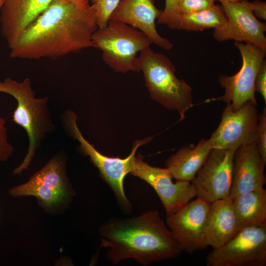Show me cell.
I'll list each match as a JSON object with an SVG mask.
<instances>
[{
  "label": "cell",
  "mask_w": 266,
  "mask_h": 266,
  "mask_svg": "<svg viewBox=\"0 0 266 266\" xmlns=\"http://www.w3.org/2000/svg\"><path fill=\"white\" fill-rule=\"evenodd\" d=\"M98 29L95 6L55 0L21 34L10 57L54 58L92 47Z\"/></svg>",
  "instance_id": "cell-1"
},
{
  "label": "cell",
  "mask_w": 266,
  "mask_h": 266,
  "mask_svg": "<svg viewBox=\"0 0 266 266\" xmlns=\"http://www.w3.org/2000/svg\"><path fill=\"white\" fill-rule=\"evenodd\" d=\"M101 246L114 265L133 259L147 266L178 257L183 252L159 211L150 210L134 217L114 218L99 230Z\"/></svg>",
  "instance_id": "cell-2"
},
{
  "label": "cell",
  "mask_w": 266,
  "mask_h": 266,
  "mask_svg": "<svg viewBox=\"0 0 266 266\" xmlns=\"http://www.w3.org/2000/svg\"><path fill=\"white\" fill-rule=\"evenodd\" d=\"M0 92L12 96L17 101V106L12 115V120L22 127L29 138L27 154L22 163L13 170L14 174H20L27 169L42 141L55 129L48 106V98L35 97L30 78L17 82L6 77L0 81Z\"/></svg>",
  "instance_id": "cell-3"
},
{
  "label": "cell",
  "mask_w": 266,
  "mask_h": 266,
  "mask_svg": "<svg viewBox=\"0 0 266 266\" xmlns=\"http://www.w3.org/2000/svg\"><path fill=\"white\" fill-rule=\"evenodd\" d=\"M134 64L143 74L151 98L169 110L178 111L180 120L193 106L192 89L175 75L176 68L166 55L148 47L139 53Z\"/></svg>",
  "instance_id": "cell-4"
},
{
  "label": "cell",
  "mask_w": 266,
  "mask_h": 266,
  "mask_svg": "<svg viewBox=\"0 0 266 266\" xmlns=\"http://www.w3.org/2000/svg\"><path fill=\"white\" fill-rule=\"evenodd\" d=\"M92 47L102 51L103 62L116 72H138L137 55L150 46L151 40L138 30L120 21L109 20L92 36Z\"/></svg>",
  "instance_id": "cell-5"
},
{
  "label": "cell",
  "mask_w": 266,
  "mask_h": 266,
  "mask_svg": "<svg viewBox=\"0 0 266 266\" xmlns=\"http://www.w3.org/2000/svg\"><path fill=\"white\" fill-rule=\"evenodd\" d=\"M62 117L65 129L78 141L82 153L89 156L92 163L99 169L101 177L113 190L122 209L130 212L132 205L124 191V179L131 172L137 148L148 142L152 138L147 137L135 141L130 154L125 158L109 157L99 152L84 138L77 125V115L73 111H66Z\"/></svg>",
  "instance_id": "cell-6"
},
{
  "label": "cell",
  "mask_w": 266,
  "mask_h": 266,
  "mask_svg": "<svg viewBox=\"0 0 266 266\" xmlns=\"http://www.w3.org/2000/svg\"><path fill=\"white\" fill-rule=\"evenodd\" d=\"M207 266H266V224L241 229L206 258Z\"/></svg>",
  "instance_id": "cell-7"
},
{
  "label": "cell",
  "mask_w": 266,
  "mask_h": 266,
  "mask_svg": "<svg viewBox=\"0 0 266 266\" xmlns=\"http://www.w3.org/2000/svg\"><path fill=\"white\" fill-rule=\"evenodd\" d=\"M9 194L15 198L35 197L42 206L47 208L56 206L63 202L69 194L63 157L58 154L52 158L27 182L9 189Z\"/></svg>",
  "instance_id": "cell-8"
},
{
  "label": "cell",
  "mask_w": 266,
  "mask_h": 266,
  "mask_svg": "<svg viewBox=\"0 0 266 266\" xmlns=\"http://www.w3.org/2000/svg\"><path fill=\"white\" fill-rule=\"evenodd\" d=\"M234 44L242 57L241 67L232 76L221 74L219 83L225 89L220 99L227 104L230 103L233 109L236 110L247 101L258 104L255 96L254 82L259 68L266 57V50L250 43L235 41Z\"/></svg>",
  "instance_id": "cell-9"
},
{
  "label": "cell",
  "mask_w": 266,
  "mask_h": 266,
  "mask_svg": "<svg viewBox=\"0 0 266 266\" xmlns=\"http://www.w3.org/2000/svg\"><path fill=\"white\" fill-rule=\"evenodd\" d=\"M257 105L249 101L233 110L230 103L227 104L219 126L208 139L212 148L236 150L256 142L259 121Z\"/></svg>",
  "instance_id": "cell-10"
},
{
  "label": "cell",
  "mask_w": 266,
  "mask_h": 266,
  "mask_svg": "<svg viewBox=\"0 0 266 266\" xmlns=\"http://www.w3.org/2000/svg\"><path fill=\"white\" fill-rule=\"evenodd\" d=\"M148 183L155 191L165 208L166 216L179 210L197 197L191 182L177 181L167 168L152 166L143 160L140 154L135 156L131 173Z\"/></svg>",
  "instance_id": "cell-11"
},
{
  "label": "cell",
  "mask_w": 266,
  "mask_h": 266,
  "mask_svg": "<svg viewBox=\"0 0 266 266\" xmlns=\"http://www.w3.org/2000/svg\"><path fill=\"white\" fill-rule=\"evenodd\" d=\"M211 203L197 197L166 216V223L183 251L192 254L207 246L205 231Z\"/></svg>",
  "instance_id": "cell-12"
},
{
  "label": "cell",
  "mask_w": 266,
  "mask_h": 266,
  "mask_svg": "<svg viewBox=\"0 0 266 266\" xmlns=\"http://www.w3.org/2000/svg\"><path fill=\"white\" fill-rule=\"evenodd\" d=\"M235 151L229 149H211L191 181L196 190L197 197L212 203L229 196Z\"/></svg>",
  "instance_id": "cell-13"
},
{
  "label": "cell",
  "mask_w": 266,
  "mask_h": 266,
  "mask_svg": "<svg viewBox=\"0 0 266 266\" xmlns=\"http://www.w3.org/2000/svg\"><path fill=\"white\" fill-rule=\"evenodd\" d=\"M226 15V24L216 29L213 37L219 42L233 39L236 42H245L266 50L265 32L266 24L261 22L253 14L248 0L221 3Z\"/></svg>",
  "instance_id": "cell-14"
},
{
  "label": "cell",
  "mask_w": 266,
  "mask_h": 266,
  "mask_svg": "<svg viewBox=\"0 0 266 266\" xmlns=\"http://www.w3.org/2000/svg\"><path fill=\"white\" fill-rule=\"evenodd\" d=\"M266 165L259 153L256 142L235 150L229 195L232 200L242 194L264 188Z\"/></svg>",
  "instance_id": "cell-15"
},
{
  "label": "cell",
  "mask_w": 266,
  "mask_h": 266,
  "mask_svg": "<svg viewBox=\"0 0 266 266\" xmlns=\"http://www.w3.org/2000/svg\"><path fill=\"white\" fill-rule=\"evenodd\" d=\"M162 12L155 5V0H121L110 20L129 25L144 33L157 46L166 50L173 45L157 32L155 22Z\"/></svg>",
  "instance_id": "cell-16"
},
{
  "label": "cell",
  "mask_w": 266,
  "mask_h": 266,
  "mask_svg": "<svg viewBox=\"0 0 266 266\" xmlns=\"http://www.w3.org/2000/svg\"><path fill=\"white\" fill-rule=\"evenodd\" d=\"M55 0H3L0 12L1 34L10 49L23 32Z\"/></svg>",
  "instance_id": "cell-17"
},
{
  "label": "cell",
  "mask_w": 266,
  "mask_h": 266,
  "mask_svg": "<svg viewBox=\"0 0 266 266\" xmlns=\"http://www.w3.org/2000/svg\"><path fill=\"white\" fill-rule=\"evenodd\" d=\"M239 231L230 196L211 203L205 231L207 246L218 248L230 240Z\"/></svg>",
  "instance_id": "cell-18"
},
{
  "label": "cell",
  "mask_w": 266,
  "mask_h": 266,
  "mask_svg": "<svg viewBox=\"0 0 266 266\" xmlns=\"http://www.w3.org/2000/svg\"><path fill=\"white\" fill-rule=\"evenodd\" d=\"M212 149L209 139L201 138L194 147L184 146L166 160L165 166L177 181L191 182Z\"/></svg>",
  "instance_id": "cell-19"
},
{
  "label": "cell",
  "mask_w": 266,
  "mask_h": 266,
  "mask_svg": "<svg viewBox=\"0 0 266 266\" xmlns=\"http://www.w3.org/2000/svg\"><path fill=\"white\" fill-rule=\"evenodd\" d=\"M232 201L240 230L266 224V190L264 188L242 194Z\"/></svg>",
  "instance_id": "cell-20"
},
{
  "label": "cell",
  "mask_w": 266,
  "mask_h": 266,
  "mask_svg": "<svg viewBox=\"0 0 266 266\" xmlns=\"http://www.w3.org/2000/svg\"><path fill=\"white\" fill-rule=\"evenodd\" d=\"M227 19L222 6L215 4L212 7L200 11L180 16L177 30L192 31L218 29L224 26Z\"/></svg>",
  "instance_id": "cell-21"
},
{
  "label": "cell",
  "mask_w": 266,
  "mask_h": 266,
  "mask_svg": "<svg viewBox=\"0 0 266 266\" xmlns=\"http://www.w3.org/2000/svg\"><path fill=\"white\" fill-rule=\"evenodd\" d=\"M95 6L98 28L104 27L121 0H90Z\"/></svg>",
  "instance_id": "cell-22"
},
{
  "label": "cell",
  "mask_w": 266,
  "mask_h": 266,
  "mask_svg": "<svg viewBox=\"0 0 266 266\" xmlns=\"http://www.w3.org/2000/svg\"><path fill=\"white\" fill-rule=\"evenodd\" d=\"M179 0H165V8L157 18L159 24L166 25L170 29H176L179 17Z\"/></svg>",
  "instance_id": "cell-23"
},
{
  "label": "cell",
  "mask_w": 266,
  "mask_h": 266,
  "mask_svg": "<svg viewBox=\"0 0 266 266\" xmlns=\"http://www.w3.org/2000/svg\"><path fill=\"white\" fill-rule=\"evenodd\" d=\"M215 0H179L178 3L179 17L182 14L210 8L215 4Z\"/></svg>",
  "instance_id": "cell-24"
},
{
  "label": "cell",
  "mask_w": 266,
  "mask_h": 266,
  "mask_svg": "<svg viewBox=\"0 0 266 266\" xmlns=\"http://www.w3.org/2000/svg\"><path fill=\"white\" fill-rule=\"evenodd\" d=\"M256 144L260 155L266 164V108L259 115Z\"/></svg>",
  "instance_id": "cell-25"
},
{
  "label": "cell",
  "mask_w": 266,
  "mask_h": 266,
  "mask_svg": "<svg viewBox=\"0 0 266 266\" xmlns=\"http://www.w3.org/2000/svg\"><path fill=\"white\" fill-rule=\"evenodd\" d=\"M5 123L4 118L0 117V162L6 161L14 151L13 146L8 140Z\"/></svg>",
  "instance_id": "cell-26"
},
{
  "label": "cell",
  "mask_w": 266,
  "mask_h": 266,
  "mask_svg": "<svg viewBox=\"0 0 266 266\" xmlns=\"http://www.w3.org/2000/svg\"><path fill=\"white\" fill-rule=\"evenodd\" d=\"M255 91L261 94L266 102V61L263 60L256 76Z\"/></svg>",
  "instance_id": "cell-27"
},
{
  "label": "cell",
  "mask_w": 266,
  "mask_h": 266,
  "mask_svg": "<svg viewBox=\"0 0 266 266\" xmlns=\"http://www.w3.org/2000/svg\"><path fill=\"white\" fill-rule=\"evenodd\" d=\"M251 10L256 17L261 19L266 20V2L260 0L250 1Z\"/></svg>",
  "instance_id": "cell-28"
},
{
  "label": "cell",
  "mask_w": 266,
  "mask_h": 266,
  "mask_svg": "<svg viewBox=\"0 0 266 266\" xmlns=\"http://www.w3.org/2000/svg\"><path fill=\"white\" fill-rule=\"evenodd\" d=\"M80 5L89 4L90 0H65Z\"/></svg>",
  "instance_id": "cell-29"
},
{
  "label": "cell",
  "mask_w": 266,
  "mask_h": 266,
  "mask_svg": "<svg viewBox=\"0 0 266 266\" xmlns=\"http://www.w3.org/2000/svg\"><path fill=\"white\" fill-rule=\"evenodd\" d=\"M218 0L220 1L221 3H223V2H237L241 0Z\"/></svg>",
  "instance_id": "cell-30"
},
{
  "label": "cell",
  "mask_w": 266,
  "mask_h": 266,
  "mask_svg": "<svg viewBox=\"0 0 266 266\" xmlns=\"http://www.w3.org/2000/svg\"><path fill=\"white\" fill-rule=\"evenodd\" d=\"M3 0H0V10L1 8L2 5L3 4Z\"/></svg>",
  "instance_id": "cell-31"
}]
</instances>
